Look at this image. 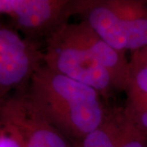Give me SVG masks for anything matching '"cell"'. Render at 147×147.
<instances>
[{
	"label": "cell",
	"instance_id": "6",
	"mask_svg": "<svg viewBox=\"0 0 147 147\" xmlns=\"http://www.w3.org/2000/svg\"><path fill=\"white\" fill-rule=\"evenodd\" d=\"M26 91L11 96L0 105V113L21 132L24 147H74L34 106Z\"/></svg>",
	"mask_w": 147,
	"mask_h": 147
},
{
	"label": "cell",
	"instance_id": "9",
	"mask_svg": "<svg viewBox=\"0 0 147 147\" xmlns=\"http://www.w3.org/2000/svg\"><path fill=\"white\" fill-rule=\"evenodd\" d=\"M118 147H147V135L127 119L121 109Z\"/></svg>",
	"mask_w": 147,
	"mask_h": 147
},
{
	"label": "cell",
	"instance_id": "8",
	"mask_svg": "<svg viewBox=\"0 0 147 147\" xmlns=\"http://www.w3.org/2000/svg\"><path fill=\"white\" fill-rule=\"evenodd\" d=\"M121 109L106 116L98 127L83 139L74 142V147H118Z\"/></svg>",
	"mask_w": 147,
	"mask_h": 147
},
{
	"label": "cell",
	"instance_id": "3",
	"mask_svg": "<svg viewBox=\"0 0 147 147\" xmlns=\"http://www.w3.org/2000/svg\"><path fill=\"white\" fill-rule=\"evenodd\" d=\"M66 24L45 40L43 63L57 73L93 88L101 96H108L115 90L109 74L69 34Z\"/></svg>",
	"mask_w": 147,
	"mask_h": 147
},
{
	"label": "cell",
	"instance_id": "5",
	"mask_svg": "<svg viewBox=\"0 0 147 147\" xmlns=\"http://www.w3.org/2000/svg\"><path fill=\"white\" fill-rule=\"evenodd\" d=\"M75 1L0 0V18L5 17L23 36L45 40L74 15Z\"/></svg>",
	"mask_w": 147,
	"mask_h": 147
},
{
	"label": "cell",
	"instance_id": "12",
	"mask_svg": "<svg viewBox=\"0 0 147 147\" xmlns=\"http://www.w3.org/2000/svg\"><path fill=\"white\" fill-rule=\"evenodd\" d=\"M131 55L135 56L141 62H142L147 67V47L137 51L135 53H132Z\"/></svg>",
	"mask_w": 147,
	"mask_h": 147
},
{
	"label": "cell",
	"instance_id": "4",
	"mask_svg": "<svg viewBox=\"0 0 147 147\" xmlns=\"http://www.w3.org/2000/svg\"><path fill=\"white\" fill-rule=\"evenodd\" d=\"M43 62V51L36 42L0 22V105L25 92L32 75Z\"/></svg>",
	"mask_w": 147,
	"mask_h": 147
},
{
	"label": "cell",
	"instance_id": "2",
	"mask_svg": "<svg viewBox=\"0 0 147 147\" xmlns=\"http://www.w3.org/2000/svg\"><path fill=\"white\" fill-rule=\"evenodd\" d=\"M79 15L116 50L131 53L147 47V2L140 0L75 1Z\"/></svg>",
	"mask_w": 147,
	"mask_h": 147
},
{
	"label": "cell",
	"instance_id": "1",
	"mask_svg": "<svg viewBox=\"0 0 147 147\" xmlns=\"http://www.w3.org/2000/svg\"><path fill=\"white\" fill-rule=\"evenodd\" d=\"M34 106L71 142H78L105 121L100 93L47 67L42 62L26 91Z\"/></svg>",
	"mask_w": 147,
	"mask_h": 147
},
{
	"label": "cell",
	"instance_id": "7",
	"mask_svg": "<svg viewBox=\"0 0 147 147\" xmlns=\"http://www.w3.org/2000/svg\"><path fill=\"white\" fill-rule=\"evenodd\" d=\"M66 28L106 70L115 90L125 92L131 73L130 61L127 59L125 53L111 47L84 21L75 24L67 23Z\"/></svg>",
	"mask_w": 147,
	"mask_h": 147
},
{
	"label": "cell",
	"instance_id": "10",
	"mask_svg": "<svg viewBox=\"0 0 147 147\" xmlns=\"http://www.w3.org/2000/svg\"><path fill=\"white\" fill-rule=\"evenodd\" d=\"M0 147H24L23 138L18 128L1 113Z\"/></svg>",
	"mask_w": 147,
	"mask_h": 147
},
{
	"label": "cell",
	"instance_id": "11",
	"mask_svg": "<svg viewBox=\"0 0 147 147\" xmlns=\"http://www.w3.org/2000/svg\"><path fill=\"white\" fill-rule=\"evenodd\" d=\"M130 65L129 83L136 86L147 96V67L133 55H131Z\"/></svg>",
	"mask_w": 147,
	"mask_h": 147
}]
</instances>
